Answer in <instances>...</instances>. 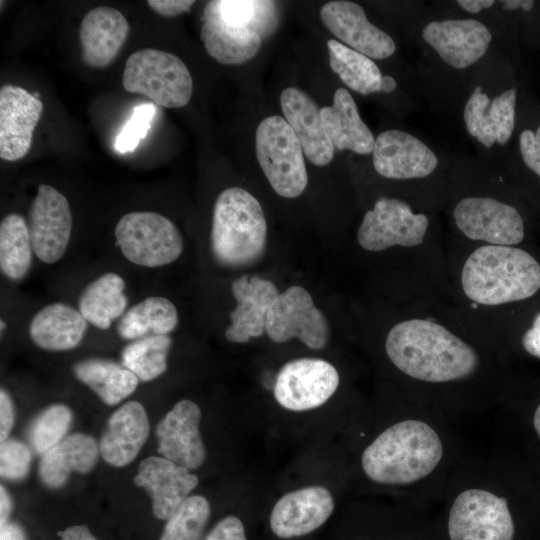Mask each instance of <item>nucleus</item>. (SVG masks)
<instances>
[{"instance_id": "obj_1", "label": "nucleus", "mask_w": 540, "mask_h": 540, "mask_svg": "<svg viewBox=\"0 0 540 540\" xmlns=\"http://www.w3.org/2000/svg\"><path fill=\"white\" fill-rule=\"evenodd\" d=\"M385 350L399 370L426 382L469 377L479 364L471 346L444 326L423 319L396 324L387 335Z\"/></svg>"}, {"instance_id": "obj_2", "label": "nucleus", "mask_w": 540, "mask_h": 540, "mask_svg": "<svg viewBox=\"0 0 540 540\" xmlns=\"http://www.w3.org/2000/svg\"><path fill=\"white\" fill-rule=\"evenodd\" d=\"M442 455V442L433 428L419 420H404L384 430L365 448L361 464L374 482L404 485L429 475Z\"/></svg>"}, {"instance_id": "obj_3", "label": "nucleus", "mask_w": 540, "mask_h": 540, "mask_svg": "<svg viewBox=\"0 0 540 540\" xmlns=\"http://www.w3.org/2000/svg\"><path fill=\"white\" fill-rule=\"evenodd\" d=\"M461 282L465 295L477 304L519 301L540 289V264L522 249L485 245L467 258Z\"/></svg>"}, {"instance_id": "obj_4", "label": "nucleus", "mask_w": 540, "mask_h": 540, "mask_svg": "<svg viewBox=\"0 0 540 540\" xmlns=\"http://www.w3.org/2000/svg\"><path fill=\"white\" fill-rule=\"evenodd\" d=\"M267 240V222L259 201L247 190L230 187L217 197L212 217L211 251L226 268L257 262Z\"/></svg>"}, {"instance_id": "obj_5", "label": "nucleus", "mask_w": 540, "mask_h": 540, "mask_svg": "<svg viewBox=\"0 0 540 540\" xmlns=\"http://www.w3.org/2000/svg\"><path fill=\"white\" fill-rule=\"evenodd\" d=\"M122 84L126 91L143 94L164 108L187 105L193 92L185 63L172 53L153 48L138 50L127 58Z\"/></svg>"}, {"instance_id": "obj_6", "label": "nucleus", "mask_w": 540, "mask_h": 540, "mask_svg": "<svg viewBox=\"0 0 540 540\" xmlns=\"http://www.w3.org/2000/svg\"><path fill=\"white\" fill-rule=\"evenodd\" d=\"M255 151L263 173L278 195L295 198L303 193L308 183L304 151L283 117L269 116L259 123Z\"/></svg>"}, {"instance_id": "obj_7", "label": "nucleus", "mask_w": 540, "mask_h": 540, "mask_svg": "<svg viewBox=\"0 0 540 540\" xmlns=\"http://www.w3.org/2000/svg\"><path fill=\"white\" fill-rule=\"evenodd\" d=\"M114 234L124 257L143 267L168 265L183 251V239L177 226L156 212L134 211L123 215Z\"/></svg>"}, {"instance_id": "obj_8", "label": "nucleus", "mask_w": 540, "mask_h": 540, "mask_svg": "<svg viewBox=\"0 0 540 540\" xmlns=\"http://www.w3.org/2000/svg\"><path fill=\"white\" fill-rule=\"evenodd\" d=\"M447 531L450 540H513L515 525L504 497L473 488L454 500Z\"/></svg>"}, {"instance_id": "obj_9", "label": "nucleus", "mask_w": 540, "mask_h": 540, "mask_svg": "<svg viewBox=\"0 0 540 540\" xmlns=\"http://www.w3.org/2000/svg\"><path fill=\"white\" fill-rule=\"evenodd\" d=\"M266 333L276 343L298 338L307 347L319 350L327 344L329 326L310 293L295 285L277 296L267 315Z\"/></svg>"}, {"instance_id": "obj_10", "label": "nucleus", "mask_w": 540, "mask_h": 540, "mask_svg": "<svg viewBox=\"0 0 540 540\" xmlns=\"http://www.w3.org/2000/svg\"><path fill=\"white\" fill-rule=\"evenodd\" d=\"M340 377L336 368L318 358H299L279 370L274 383L278 404L290 411L320 407L335 393Z\"/></svg>"}, {"instance_id": "obj_11", "label": "nucleus", "mask_w": 540, "mask_h": 540, "mask_svg": "<svg viewBox=\"0 0 540 540\" xmlns=\"http://www.w3.org/2000/svg\"><path fill=\"white\" fill-rule=\"evenodd\" d=\"M429 220L415 214L399 199L381 198L365 213L357 240L368 251H382L394 245L412 247L423 242Z\"/></svg>"}, {"instance_id": "obj_12", "label": "nucleus", "mask_w": 540, "mask_h": 540, "mask_svg": "<svg viewBox=\"0 0 540 540\" xmlns=\"http://www.w3.org/2000/svg\"><path fill=\"white\" fill-rule=\"evenodd\" d=\"M453 216L459 230L471 240L507 246L522 242L525 223L512 205L490 197H467L454 208Z\"/></svg>"}, {"instance_id": "obj_13", "label": "nucleus", "mask_w": 540, "mask_h": 540, "mask_svg": "<svg viewBox=\"0 0 540 540\" xmlns=\"http://www.w3.org/2000/svg\"><path fill=\"white\" fill-rule=\"evenodd\" d=\"M73 225L67 198L54 187L41 184L28 212L27 226L33 252L53 264L65 254Z\"/></svg>"}, {"instance_id": "obj_14", "label": "nucleus", "mask_w": 540, "mask_h": 540, "mask_svg": "<svg viewBox=\"0 0 540 540\" xmlns=\"http://www.w3.org/2000/svg\"><path fill=\"white\" fill-rule=\"evenodd\" d=\"M320 18L337 39L371 59L388 58L396 50L391 36L373 25L364 9L355 2H327L320 10Z\"/></svg>"}, {"instance_id": "obj_15", "label": "nucleus", "mask_w": 540, "mask_h": 540, "mask_svg": "<svg viewBox=\"0 0 540 540\" xmlns=\"http://www.w3.org/2000/svg\"><path fill=\"white\" fill-rule=\"evenodd\" d=\"M334 508L333 496L327 488H300L278 499L270 514V528L281 539L301 537L321 527Z\"/></svg>"}, {"instance_id": "obj_16", "label": "nucleus", "mask_w": 540, "mask_h": 540, "mask_svg": "<svg viewBox=\"0 0 540 540\" xmlns=\"http://www.w3.org/2000/svg\"><path fill=\"white\" fill-rule=\"evenodd\" d=\"M200 419L201 410L196 403L188 399L178 401L157 425L158 453L188 470L199 468L206 458Z\"/></svg>"}, {"instance_id": "obj_17", "label": "nucleus", "mask_w": 540, "mask_h": 540, "mask_svg": "<svg viewBox=\"0 0 540 540\" xmlns=\"http://www.w3.org/2000/svg\"><path fill=\"white\" fill-rule=\"evenodd\" d=\"M372 153L376 172L390 179L424 178L438 165L431 148L412 134L397 129L380 133Z\"/></svg>"}, {"instance_id": "obj_18", "label": "nucleus", "mask_w": 540, "mask_h": 540, "mask_svg": "<svg viewBox=\"0 0 540 540\" xmlns=\"http://www.w3.org/2000/svg\"><path fill=\"white\" fill-rule=\"evenodd\" d=\"M422 38L446 64L464 69L483 57L492 34L476 19H448L428 23Z\"/></svg>"}, {"instance_id": "obj_19", "label": "nucleus", "mask_w": 540, "mask_h": 540, "mask_svg": "<svg viewBox=\"0 0 540 540\" xmlns=\"http://www.w3.org/2000/svg\"><path fill=\"white\" fill-rule=\"evenodd\" d=\"M518 89L510 86L493 99L476 86L467 100L463 120L466 130L487 148L509 142L516 126Z\"/></svg>"}, {"instance_id": "obj_20", "label": "nucleus", "mask_w": 540, "mask_h": 540, "mask_svg": "<svg viewBox=\"0 0 540 540\" xmlns=\"http://www.w3.org/2000/svg\"><path fill=\"white\" fill-rule=\"evenodd\" d=\"M39 98L16 85L0 89V157L17 161L29 152L34 129L42 115Z\"/></svg>"}, {"instance_id": "obj_21", "label": "nucleus", "mask_w": 540, "mask_h": 540, "mask_svg": "<svg viewBox=\"0 0 540 540\" xmlns=\"http://www.w3.org/2000/svg\"><path fill=\"white\" fill-rule=\"evenodd\" d=\"M134 483L150 495L154 515L167 520L197 486L198 477L164 457L150 456L140 463Z\"/></svg>"}, {"instance_id": "obj_22", "label": "nucleus", "mask_w": 540, "mask_h": 540, "mask_svg": "<svg viewBox=\"0 0 540 540\" xmlns=\"http://www.w3.org/2000/svg\"><path fill=\"white\" fill-rule=\"evenodd\" d=\"M231 289L237 306L225 336L230 342L246 343L266 332L267 315L279 292L274 283L257 276H241Z\"/></svg>"}, {"instance_id": "obj_23", "label": "nucleus", "mask_w": 540, "mask_h": 540, "mask_svg": "<svg viewBox=\"0 0 540 540\" xmlns=\"http://www.w3.org/2000/svg\"><path fill=\"white\" fill-rule=\"evenodd\" d=\"M280 105L284 119L298 137L305 156L314 165H328L335 148L323 124L321 108L306 92L296 87L282 91Z\"/></svg>"}, {"instance_id": "obj_24", "label": "nucleus", "mask_w": 540, "mask_h": 540, "mask_svg": "<svg viewBox=\"0 0 540 540\" xmlns=\"http://www.w3.org/2000/svg\"><path fill=\"white\" fill-rule=\"evenodd\" d=\"M129 31L128 21L115 8L99 6L87 12L79 29L83 62L92 68L108 66L118 55Z\"/></svg>"}, {"instance_id": "obj_25", "label": "nucleus", "mask_w": 540, "mask_h": 540, "mask_svg": "<svg viewBox=\"0 0 540 540\" xmlns=\"http://www.w3.org/2000/svg\"><path fill=\"white\" fill-rule=\"evenodd\" d=\"M149 420L145 408L137 401H128L109 418L100 439L102 458L115 467L131 463L149 435Z\"/></svg>"}, {"instance_id": "obj_26", "label": "nucleus", "mask_w": 540, "mask_h": 540, "mask_svg": "<svg viewBox=\"0 0 540 540\" xmlns=\"http://www.w3.org/2000/svg\"><path fill=\"white\" fill-rule=\"evenodd\" d=\"M200 37L208 54L224 65L249 61L257 55L263 40L258 32L228 22L206 6Z\"/></svg>"}, {"instance_id": "obj_27", "label": "nucleus", "mask_w": 540, "mask_h": 540, "mask_svg": "<svg viewBox=\"0 0 540 540\" xmlns=\"http://www.w3.org/2000/svg\"><path fill=\"white\" fill-rule=\"evenodd\" d=\"M88 322L78 309L55 302L41 308L29 323V336L41 349L68 351L83 340Z\"/></svg>"}, {"instance_id": "obj_28", "label": "nucleus", "mask_w": 540, "mask_h": 540, "mask_svg": "<svg viewBox=\"0 0 540 540\" xmlns=\"http://www.w3.org/2000/svg\"><path fill=\"white\" fill-rule=\"evenodd\" d=\"M320 114L335 149L350 150L357 154H369L373 151L375 138L361 119L348 90L337 89L332 106L321 108Z\"/></svg>"}, {"instance_id": "obj_29", "label": "nucleus", "mask_w": 540, "mask_h": 540, "mask_svg": "<svg viewBox=\"0 0 540 540\" xmlns=\"http://www.w3.org/2000/svg\"><path fill=\"white\" fill-rule=\"evenodd\" d=\"M99 452L92 436L71 434L42 455L39 465L41 481L49 488H61L72 472L85 474L91 471Z\"/></svg>"}, {"instance_id": "obj_30", "label": "nucleus", "mask_w": 540, "mask_h": 540, "mask_svg": "<svg viewBox=\"0 0 540 540\" xmlns=\"http://www.w3.org/2000/svg\"><path fill=\"white\" fill-rule=\"evenodd\" d=\"M125 281L116 273L107 272L86 285L78 300V310L94 327L107 330L120 319L128 304Z\"/></svg>"}, {"instance_id": "obj_31", "label": "nucleus", "mask_w": 540, "mask_h": 540, "mask_svg": "<svg viewBox=\"0 0 540 540\" xmlns=\"http://www.w3.org/2000/svg\"><path fill=\"white\" fill-rule=\"evenodd\" d=\"M178 322L177 309L169 299L151 296L127 309L116 331L122 339L133 341L148 335H169Z\"/></svg>"}, {"instance_id": "obj_32", "label": "nucleus", "mask_w": 540, "mask_h": 540, "mask_svg": "<svg viewBox=\"0 0 540 540\" xmlns=\"http://www.w3.org/2000/svg\"><path fill=\"white\" fill-rule=\"evenodd\" d=\"M75 377L91 388L107 405H116L131 395L138 378L122 364L103 358H89L73 367Z\"/></svg>"}, {"instance_id": "obj_33", "label": "nucleus", "mask_w": 540, "mask_h": 540, "mask_svg": "<svg viewBox=\"0 0 540 540\" xmlns=\"http://www.w3.org/2000/svg\"><path fill=\"white\" fill-rule=\"evenodd\" d=\"M327 48L331 69L346 86L362 95L380 92L383 75L371 58L335 39L327 41Z\"/></svg>"}, {"instance_id": "obj_34", "label": "nucleus", "mask_w": 540, "mask_h": 540, "mask_svg": "<svg viewBox=\"0 0 540 540\" xmlns=\"http://www.w3.org/2000/svg\"><path fill=\"white\" fill-rule=\"evenodd\" d=\"M27 221L17 213L6 215L0 223V269L18 281L28 273L33 254Z\"/></svg>"}, {"instance_id": "obj_35", "label": "nucleus", "mask_w": 540, "mask_h": 540, "mask_svg": "<svg viewBox=\"0 0 540 540\" xmlns=\"http://www.w3.org/2000/svg\"><path fill=\"white\" fill-rule=\"evenodd\" d=\"M171 345L169 335H148L133 340L123 348L121 364L139 381H152L166 371Z\"/></svg>"}, {"instance_id": "obj_36", "label": "nucleus", "mask_w": 540, "mask_h": 540, "mask_svg": "<svg viewBox=\"0 0 540 540\" xmlns=\"http://www.w3.org/2000/svg\"><path fill=\"white\" fill-rule=\"evenodd\" d=\"M206 6L222 19L250 28L262 38L277 26V6L273 1L214 0Z\"/></svg>"}, {"instance_id": "obj_37", "label": "nucleus", "mask_w": 540, "mask_h": 540, "mask_svg": "<svg viewBox=\"0 0 540 540\" xmlns=\"http://www.w3.org/2000/svg\"><path fill=\"white\" fill-rule=\"evenodd\" d=\"M209 516L207 499L189 496L166 520L159 540H199Z\"/></svg>"}, {"instance_id": "obj_38", "label": "nucleus", "mask_w": 540, "mask_h": 540, "mask_svg": "<svg viewBox=\"0 0 540 540\" xmlns=\"http://www.w3.org/2000/svg\"><path fill=\"white\" fill-rule=\"evenodd\" d=\"M72 422L70 408L63 404H53L42 410L31 422L28 440L38 454L43 455L60 443Z\"/></svg>"}, {"instance_id": "obj_39", "label": "nucleus", "mask_w": 540, "mask_h": 540, "mask_svg": "<svg viewBox=\"0 0 540 540\" xmlns=\"http://www.w3.org/2000/svg\"><path fill=\"white\" fill-rule=\"evenodd\" d=\"M155 112L153 104H142L134 108L132 116L116 137L115 149L119 153L124 154L136 149L140 140L146 136Z\"/></svg>"}, {"instance_id": "obj_40", "label": "nucleus", "mask_w": 540, "mask_h": 540, "mask_svg": "<svg viewBox=\"0 0 540 540\" xmlns=\"http://www.w3.org/2000/svg\"><path fill=\"white\" fill-rule=\"evenodd\" d=\"M30 463L31 451L26 444L16 439H7L1 443V477L13 481L22 480L29 472Z\"/></svg>"}, {"instance_id": "obj_41", "label": "nucleus", "mask_w": 540, "mask_h": 540, "mask_svg": "<svg viewBox=\"0 0 540 540\" xmlns=\"http://www.w3.org/2000/svg\"><path fill=\"white\" fill-rule=\"evenodd\" d=\"M526 123L518 135V154L527 171L540 179V119Z\"/></svg>"}, {"instance_id": "obj_42", "label": "nucleus", "mask_w": 540, "mask_h": 540, "mask_svg": "<svg viewBox=\"0 0 540 540\" xmlns=\"http://www.w3.org/2000/svg\"><path fill=\"white\" fill-rule=\"evenodd\" d=\"M204 540H247L243 522L229 515L218 521Z\"/></svg>"}, {"instance_id": "obj_43", "label": "nucleus", "mask_w": 540, "mask_h": 540, "mask_svg": "<svg viewBox=\"0 0 540 540\" xmlns=\"http://www.w3.org/2000/svg\"><path fill=\"white\" fill-rule=\"evenodd\" d=\"M148 6L157 14L173 17L188 12L195 4L194 0H149Z\"/></svg>"}, {"instance_id": "obj_44", "label": "nucleus", "mask_w": 540, "mask_h": 540, "mask_svg": "<svg viewBox=\"0 0 540 540\" xmlns=\"http://www.w3.org/2000/svg\"><path fill=\"white\" fill-rule=\"evenodd\" d=\"M14 424V408L9 394L1 389L0 392V441L8 439Z\"/></svg>"}, {"instance_id": "obj_45", "label": "nucleus", "mask_w": 540, "mask_h": 540, "mask_svg": "<svg viewBox=\"0 0 540 540\" xmlns=\"http://www.w3.org/2000/svg\"><path fill=\"white\" fill-rule=\"evenodd\" d=\"M522 343L528 353L540 358V312L535 316L532 327L525 332Z\"/></svg>"}, {"instance_id": "obj_46", "label": "nucleus", "mask_w": 540, "mask_h": 540, "mask_svg": "<svg viewBox=\"0 0 540 540\" xmlns=\"http://www.w3.org/2000/svg\"><path fill=\"white\" fill-rule=\"evenodd\" d=\"M60 540H98L86 525H74L59 531Z\"/></svg>"}, {"instance_id": "obj_47", "label": "nucleus", "mask_w": 540, "mask_h": 540, "mask_svg": "<svg viewBox=\"0 0 540 540\" xmlns=\"http://www.w3.org/2000/svg\"><path fill=\"white\" fill-rule=\"evenodd\" d=\"M0 540H27V537L20 525L8 522L0 528Z\"/></svg>"}, {"instance_id": "obj_48", "label": "nucleus", "mask_w": 540, "mask_h": 540, "mask_svg": "<svg viewBox=\"0 0 540 540\" xmlns=\"http://www.w3.org/2000/svg\"><path fill=\"white\" fill-rule=\"evenodd\" d=\"M457 4L469 13H478L495 4L494 0H458Z\"/></svg>"}, {"instance_id": "obj_49", "label": "nucleus", "mask_w": 540, "mask_h": 540, "mask_svg": "<svg viewBox=\"0 0 540 540\" xmlns=\"http://www.w3.org/2000/svg\"><path fill=\"white\" fill-rule=\"evenodd\" d=\"M12 509V501L3 486L0 488V526L8 523V519Z\"/></svg>"}, {"instance_id": "obj_50", "label": "nucleus", "mask_w": 540, "mask_h": 540, "mask_svg": "<svg viewBox=\"0 0 540 540\" xmlns=\"http://www.w3.org/2000/svg\"><path fill=\"white\" fill-rule=\"evenodd\" d=\"M397 86L395 79L389 75H384L381 81V90L380 92L390 93Z\"/></svg>"}, {"instance_id": "obj_51", "label": "nucleus", "mask_w": 540, "mask_h": 540, "mask_svg": "<svg viewBox=\"0 0 540 540\" xmlns=\"http://www.w3.org/2000/svg\"><path fill=\"white\" fill-rule=\"evenodd\" d=\"M502 8L505 11H515L517 10L521 5V0H504L501 1Z\"/></svg>"}, {"instance_id": "obj_52", "label": "nucleus", "mask_w": 540, "mask_h": 540, "mask_svg": "<svg viewBox=\"0 0 540 540\" xmlns=\"http://www.w3.org/2000/svg\"><path fill=\"white\" fill-rule=\"evenodd\" d=\"M534 428L536 430V433L538 434L540 438V404L537 407L535 414H534Z\"/></svg>"}, {"instance_id": "obj_53", "label": "nucleus", "mask_w": 540, "mask_h": 540, "mask_svg": "<svg viewBox=\"0 0 540 540\" xmlns=\"http://www.w3.org/2000/svg\"><path fill=\"white\" fill-rule=\"evenodd\" d=\"M4 327H5V323H3V321H1V331L3 330Z\"/></svg>"}]
</instances>
